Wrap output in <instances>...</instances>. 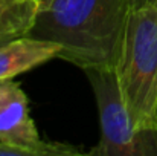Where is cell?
Wrapping results in <instances>:
<instances>
[{"mask_svg": "<svg viewBox=\"0 0 157 156\" xmlns=\"http://www.w3.org/2000/svg\"><path fill=\"white\" fill-rule=\"evenodd\" d=\"M131 0H52L26 35L61 46L58 58L82 70L114 67Z\"/></svg>", "mask_w": 157, "mask_h": 156, "instance_id": "obj_1", "label": "cell"}, {"mask_svg": "<svg viewBox=\"0 0 157 156\" xmlns=\"http://www.w3.org/2000/svg\"><path fill=\"white\" fill-rule=\"evenodd\" d=\"M114 70L134 127L157 129V5L131 9Z\"/></svg>", "mask_w": 157, "mask_h": 156, "instance_id": "obj_2", "label": "cell"}, {"mask_svg": "<svg viewBox=\"0 0 157 156\" xmlns=\"http://www.w3.org/2000/svg\"><path fill=\"white\" fill-rule=\"evenodd\" d=\"M98 104L101 139L89 155L157 156V129H136L124 101L114 67L84 70Z\"/></svg>", "mask_w": 157, "mask_h": 156, "instance_id": "obj_3", "label": "cell"}, {"mask_svg": "<svg viewBox=\"0 0 157 156\" xmlns=\"http://www.w3.org/2000/svg\"><path fill=\"white\" fill-rule=\"evenodd\" d=\"M0 142L25 150L29 156L79 155L75 147L41 139L29 113V101L14 78L0 80Z\"/></svg>", "mask_w": 157, "mask_h": 156, "instance_id": "obj_4", "label": "cell"}, {"mask_svg": "<svg viewBox=\"0 0 157 156\" xmlns=\"http://www.w3.org/2000/svg\"><path fill=\"white\" fill-rule=\"evenodd\" d=\"M61 46L51 40L20 35L0 45V80L15 78L52 58H58Z\"/></svg>", "mask_w": 157, "mask_h": 156, "instance_id": "obj_5", "label": "cell"}, {"mask_svg": "<svg viewBox=\"0 0 157 156\" xmlns=\"http://www.w3.org/2000/svg\"><path fill=\"white\" fill-rule=\"evenodd\" d=\"M37 12L35 0H0V40L9 42L26 35Z\"/></svg>", "mask_w": 157, "mask_h": 156, "instance_id": "obj_6", "label": "cell"}, {"mask_svg": "<svg viewBox=\"0 0 157 156\" xmlns=\"http://www.w3.org/2000/svg\"><path fill=\"white\" fill-rule=\"evenodd\" d=\"M0 156H29L25 150L17 149V147H11L5 142H0Z\"/></svg>", "mask_w": 157, "mask_h": 156, "instance_id": "obj_7", "label": "cell"}, {"mask_svg": "<svg viewBox=\"0 0 157 156\" xmlns=\"http://www.w3.org/2000/svg\"><path fill=\"white\" fill-rule=\"evenodd\" d=\"M147 5H157V0H131V9H137Z\"/></svg>", "mask_w": 157, "mask_h": 156, "instance_id": "obj_8", "label": "cell"}, {"mask_svg": "<svg viewBox=\"0 0 157 156\" xmlns=\"http://www.w3.org/2000/svg\"><path fill=\"white\" fill-rule=\"evenodd\" d=\"M35 2H37V5H38V11H40V9H44L52 0H35Z\"/></svg>", "mask_w": 157, "mask_h": 156, "instance_id": "obj_9", "label": "cell"}, {"mask_svg": "<svg viewBox=\"0 0 157 156\" xmlns=\"http://www.w3.org/2000/svg\"><path fill=\"white\" fill-rule=\"evenodd\" d=\"M3 43H6V40H0V45H3Z\"/></svg>", "mask_w": 157, "mask_h": 156, "instance_id": "obj_10", "label": "cell"}]
</instances>
